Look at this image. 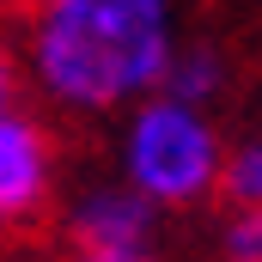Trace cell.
Masks as SVG:
<instances>
[{"mask_svg":"<svg viewBox=\"0 0 262 262\" xmlns=\"http://www.w3.org/2000/svg\"><path fill=\"white\" fill-rule=\"evenodd\" d=\"M0 262H6V256H0Z\"/></svg>","mask_w":262,"mask_h":262,"instance_id":"8fae6325","label":"cell"},{"mask_svg":"<svg viewBox=\"0 0 262 262\" xmlns=\"http://www.w3.org/2000/svg\"><path fill=\"white\" fill-rule=\"evenodd\" d=\"M220 201H244L262 207V134L226 146V171H220Z\"/></svg>","mask_w":262,"mask_h":262,"instance_id":"52a82bcc","label":"cell"},{"mask_svg":"<svg viewBox=\"0 0 262 262\" xmlns=\"http://www.w3.org/2000/svg\"><path fill=\"white\" fill-rule=\"evenodd\" d=\"M61 195V140L43 110L12 104L0 116V226H37Z\"/></svg>","mask_w":262,"mask_h":262,"instance_id":"277c9868","label":"cell"},{"mask_svg":"<svg viewBox=\"0 0 262 262\" xmlns=\"http://www.w3.org/2000/svg\"><path fill=\"white\" fill-rule=\"evenodd\" d=\"M207 250H213V262H262V207L226 201V213H220Z\"/></svg>","mask_w":262,"mask_h":262,"instance_id":"8992f818","label":"cell"},{"mask_svg":"<svg viewBox=\"0 0 262 262\" xmlns=\"http://www.w3.org/2000/svg\"><path fill=\"white\" fill-rule=\"evenodd\" d=\"M12 104H25V79H18V55L0 43V116H6Z\"/></svg>","mask_w":262,"mask_h":262,"instance_id":"ba28073f","label":"cell"},{"mask_svg":"<svg viewBox=\"0 0 262 262\" xmlns=\"http://www.w3.org/2000/svg\"><path fill=\"white\" fill-rule=\"evenodd\" d=\"M61 262H73V256H61Z\"/></svg>","mask_w":262,"mask_h":262,"instance_id":"30bf717a","label":"cell"},{"mask_svg":"<svg viewBox=\"0 0 262 262\" xmlns=\"http://www.w3.org/2000/svg\"><path fill=\"white\" fill-rule=\"evenodd\" d=\"M226 128L220 110L183 104L171 92H146L116 116L110 165L140 201H152L165 220L195 213L220 201V171H226Z\"/></svg>","mask_w":262,"mask_h":262,"instance_id":"7a4b0ae2","label":"cell"},{"mask_svg":"<svg viewBox=\"0 0 262 262\" xmlns=\"http://www.w3.org/2000/svg\"><path fill=\"white\" fill-rule=\"evenodd\" d=\"M55 238L73 262H165V213L110 171L55 195Z\"/></svg>","mask_w":262,"mask_h":262,"instance_id":"3957f363","label":"cell"},{"mask_svg":"<svg viewBox=\"0 0 262 262\" xmlns=\"http://www.w3.org/2000/svg\"><path fill=\"white\" fill-rule=\"evenodd\" d=\"M183 37L189 0H37L18 37V79L67 122H116L159 92Z\"/></svg>","mask_w":262,"mask_h":262,"instance_id":"6da1fadb","label":"cell"},{"mask_svg":"<svg viewBox=\"0 0 262 262\" xmlns=\"http://www.w3.org/2000/svg\"><path fill=\"white\" fill-rule=\"evenodd\" d=\"M0 250H6V226H0Z\"/></svg>","mask_w":262,"mask_h":262,"instance_id":"9c48e42d","label":"cell"},{"mask_svg":"<svg viewBox=\"0 0 262 262\" xmlns=\"http://www.w3.org/2000/svg\"><path fill=\"white\" fill-rule=\"evenodd\" d=\"M159 92H171L183 104H201V110H220V98L232 92V55L207 37H183L165 79H159Z\"/></svg>","mask_w":262,"mask_h":262,"instance_id":"5b68a950","label":"cell"}]
</instances>
